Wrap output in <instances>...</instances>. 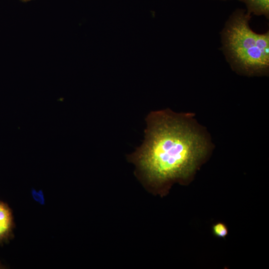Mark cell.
Here are the masks:
<instances>
[{
    "instance_id": "cell-1",
    "label": "cell",
    "mask_w": 269,
    "mask_h": 269,
    "mask_svg": "<svg viewBox=\"0 0 269 269\" xmlns=\"http://www.w3.org/2000/svg\"><path fill=\"white\" fill-rule=\"evenodd\" d=\"M145 120L144 139L128 157L139 176L154 187L190 177L209 148L191 115L164 110L151 112Z\"/></svg>"
},
{
    "instance_id": "cell-2",
    "label": "cell",
    "mask_w": 269,
    "mask_h": 269,
    "mask_svg": "<svg viewBox=\"0 0 269 269\" xmlns=\"http://www.w3.org/2000/svg\"><path fill=\"white\" fill-rule=\"evenodd\" d=\"M250 13L234 14L223 32L224 47L232 64L249 75L267 73L269 67V34L250 27Z\"/></svg>"
},
{
    "instance_id": "cell-3",
    "label": "cell",
    "mask_w": 269,
    "mask_h": 269,
    "mask_svg": "<svg viewBox=\"0 0 269 269\" xmlns=\"http://www.w3.org/2000/svg\"><path fill=\"white\" fill-rule=\"evenodd\" d=\"M11 226V216L9 208L0 202V239L7 235Z\"/></svg>"
},
{
    "instance_id": "cell-4",
    "label": "cell",
    "mask_w": 269,
    "mask_h": 269,
    "mask_svg": "<svg viewBox=\"0 0 269 269\" xmlns=\"http://www.w3.org/2000/svg\"><path fill=\"white\" fill-rule=\"evenodd\" d=\"M247 3L250 12L269 16V0H240Z\"/></svg>"
},
{
    "instance_id": "cell-5",
    "label": "cell",
    "mask_w": 269,
    "mask_h": 269,
    "mask_svg": "<svg viewBox=\"0 0 269 269\" xmlns=\"http://www.w3.org/2000/svg\"><path fill=\"white\" fill-rule=\"evenodd\" d=\"M214 234L219 238H225L228 235V229L226 225L222 223L215 224L212 228Z\"/></svg>"
},
{
    "instance_id": "cell-6",
    "label": "cell",
    "mask_w": 269,
    "mask_h": 269,
    "mask_svg": "<svg viewBox=\"0 0 269 269\" xmlns=\"http://www.w3.org/2000/svg\"><path fill=\"white\" fill-rule=\"evenodd\" d=\"M32 196L34 199L40 203V204H44V200L43 197V195L41 191H39L38 192H36L35 190H33L32 192Z\"/></svg>"
},
{
    "instance_id": "cell-7",
    "label": "cell",
    "mask_w": 269,
    "mask_h": 269,
    "mask_svg": "<svg viewBox=\"0 0 269 269\" xmlns=\"http://www.w3.org/2000/svg\"><path fill=\"white\" fill-rule=\"evenodd\" d=\"M20 1H23V2H27V1H31L32 0H20Z\"/></svg>"
}]
</instances>
